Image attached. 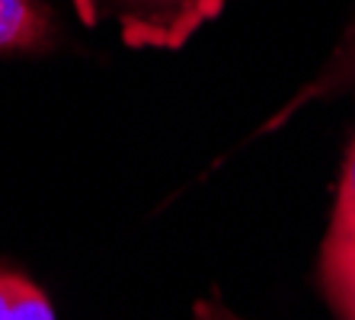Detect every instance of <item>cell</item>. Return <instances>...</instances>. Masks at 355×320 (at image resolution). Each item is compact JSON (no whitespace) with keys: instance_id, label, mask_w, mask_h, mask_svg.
<instances>
[{"instance_id":"cell-1","label":"cell","mask_w":355,"mask_h":320,"mask_svg":"<svg viewBox=\"0 0 355 320\" xmlns=\"http://www.w3.org/2000/svg\"><path fill=\"white\" fill-rule=\"evenodd\" d=\"M227 0H77L83 19L112 26L132 49H180Z\"/></svg>"},{"instance_id":"cell-2","label":"cell","mask_w":355,"mask_h":320,"mask_svg":"<svg viewBox=\"0 0 355 320\" xmlns=\"http://www.w3.org/2000/svg\"><path fill=\"white\" fill-rule=\"evenodd\" d=\"M352 83H355V10H352V17H349V23L343 26V33H339L336 49H333L330 58L320 65V71L314 74V81L304 83V87H301V90H297L295 96H291L288 103H285V106L263 125V132L259 135L275 132L279 125H285L291 115L301 112L304 106H311V103H317V99L339 96V93L349 90Z\"/></svg>"},{"instance_id":"cell-3","label":"cell","mask_w":355,"mask_h":320,"mask_svg":"<svg viewBox=\"0 0 355 320\" xmlns=\"http://www.w3.org/2000/svg\"><path fill=\"white\" fill-rule=\"evenodd\" d=\"M58 39V19L45 0H0V55L49 51Z\"/></svg>"},{"instance_id":"cell-4","label":"cell","mask_w":355,"mask_h":320,"mask_svg":"<svg viewBox=\"0 0 355 320\" xmlns=\"http://www.w3.org/2000/svg\"><path fill=\"white\" fill-rule=\"evenodd\" d=\"M320 276L336 314L343 320H355V230L330 228L323 244Z\"/></svg>"},{"instance_id":"cell-5","label":"cell","mask_w":355,"mask_h":320,"mask_svg":"<svg viewBox=\"0 0 355 320\" xmlns=\"http://www.w3.org/2000/svg\"><path fill=\"white\" fill-rule=\"evenodd\" d=\"M0 320H55L49 295L23 272L0 263Z\"/></svg>"},{"instance_id":"cell-6","label":"cell","mask_w":355,"mask_h":320,"mask_svg":"<svg viewBox=\"0 0 355 320\" xmlns=\"http://www.w3.org/2000/svg\"><path fill=\"white\" fill-rule=\"evenodd\" d=\"M330 228H336V230H355V135H352V144H349L346 164H343V180H339L336 208H333Z\"/></svg>"},{"instance_id":"cell-7","label":"cell","mask_w":355,"mask_h":320,"mask_svg":"<svg viewBox=\"0 0 355 320\" xmlns=\"http://www.w3.org/2000/svg\"><path fill=\"white\" fill-rule=\"evenodd\" d=\"M192 320H240L234 311H227L218 298H205V301L196 304V317Z\"/></svg>"}]
</instances>
